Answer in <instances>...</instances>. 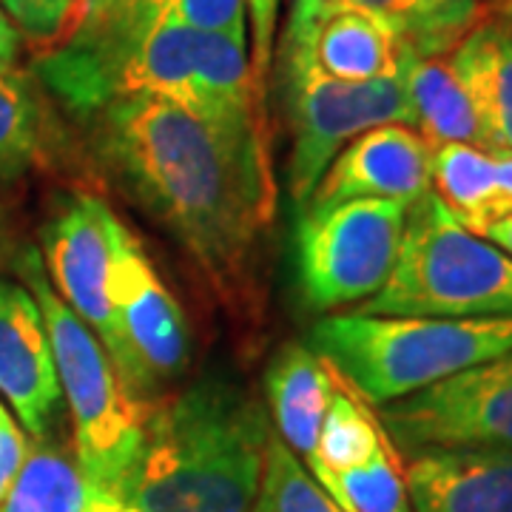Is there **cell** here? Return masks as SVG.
I'll list each match as a JSON object with an SVG mask.
<instances>
[{"label": "cell", "instance_id": "obj_1", "mask_svg": "<svg viewBox=\"0 0 512 512\" xmlns=\"http://www.w3.org/2000/svg\"><path fill=\"white\" fill-rule=\"evenodd\" d=\"M83 126L117 191L177 239L225 299L248 296L276 217L265 120H214L154 94H131Z\"/></svg>", "mask_w": 512, "mask_h": 512}, {"label": "cell", "instance_id": "obj_2", "mask_svg": "<svg viewBox=\"0 0 512 512\" xmlns=\"http://www.w3.org/2000/svg\"><path fill=\"white\" fill-rule=\"evenodd\" d=\"M271 436L248 390L205 376L148 407L140 453L114 495L140 512H251Z\"/></svg>", "mask_w": 512, "mask_h": 512}, {"label": "cell", "instance_id": "obj_3", "mask_svg": "<svg viewBox=\"0 0 512 512\" xmlns=\"http://www.w3.org/2000/svg\"><path fill=\"white\" fill-rule=\"evenodd\" d=\"M308 345L370 407H384L512 350V316L430 319L336 313L313 325Z\"/></svg>", "mask_w": 512, "mask_h": 512}, {"label": "cell", "instance_id": "obj_4", "mask_svg": "<svg viewBox=\"0 0 512 512\" xmlns=\"http://www.w3.org/2000/svg\"><path fill=\"white\" fill-rule=\"evenodd\" d=\"M12 271L35 296L49 330L60 390L74 419V458L92 490L114 495L140 453L148 407L131 399L100 339L57 296L40 248L20 245Z\"/></svg>", "mask_w": 512, "mask_h": 512}, {"label": "cell", "instance_id": "obj_5", "mask_svg": "<svg viewBox=\"0 0 512 512\" xmlns=\"http://www.w3.org/2000/svg\"><path fill=\"white\" fill-rule=\"evenodd\" d=\"M353 313L430 319L512 316V256L467 231L427 191L407 208L402 248L384 288Z\"/></svg>", "mask_w": 512, "mask_h": 512}, {"label": "cell", "instance_id": "obj_6", "mask_svg": "<svg viewBox=\"0 0 512 512\" xmlns=\"http://www.w3.org/2000/svg\"><path fill=\"white\" fill-rule=\"evenodd\" d=\"M276 60L285 120L291 128L288 191L299 217L333 157L350 140L387 123L413 126V111L402 74L370 83H342L316 72L305 57L288 46L276 49Z\"/></svg>", "mask_w": 512, "mask_h": 512}, {"label": "cell", "instance_id": "obj_7", "mask_svg": "<svg viewBox=\"0 0 512 512\" xmlns=\"http://www.w3.org/2000/svg\"><path fill=\"white\" fill-rule=\"evenodd\" d=\"M407 208L396 200H353L299 214L293 254L305 305L339 311L382 291L402 248Z\"/></svg>", "mask_w": 512, "mask_h": 512}, {"label": "cell", "instance_id": "obj_8", "mask_svg": "<svg viewBox=\"0 0 512 512\" xmlns=\"http://www.w3.org/2000/svg\"><path fill=\"white\" fill-rule=\"evenodd\" d=\"M109 293L117 330L111 365L131 399L151 407L160 387L185 373L191 359V330L180 302L165 288L128 228L117 245Z\"/></svg>", "mask_w": 512, "mask_h": 512}, {"label": "cell", "instance_id": "obj_9", "mask_svg": "<svg viewBox=\"0 0 512 512\" xmlns=\"http://www.w3.org/2000/svg\"><path fill=\"white\" fill-rule=\"evenodd\" d=\"M396 453L512 450V350L376 410Z\"/></svg>", "mask_w": 512, "mask_h": 512}, {"label": "cell", "instance_id": "obj_10", "mask_svg": "<svg viewBox=\"0 0 512 512\" xmlns=\"http://www.w3.org/2000/svg\"><path fill=\"white\" fill-rule=\"evenodd\" d=\"M123 234L126 225L117 220L109 202L83 191L57 202L40 228V256L52 288L100 339L111 362L117 330L109 276Z\"/></svg>", "mask_w": 512, "mask_h": 512}, {"label": "cell", "instance_id": "obj_11", "mask_svg": "<svg viewBox=\"0 0 512 512\" xmlns=\"http://www.w3.org/2000/svg\"><path fill=\"white\" fill-rule=\"evenodd\" d=\"M279 46L342 83L399 77L413 55L382 20L339 0H293Z\"/></svg>", "mask_w": 512, "mask_h": 512}, {"label": "cell", "instance_id": "obj_12", "mask_svg": "<svg viewBox=\"0 0 512 512\" xmlns=\"http://www.w3.org/2000/svg\"><path fill=\"white\" fill-rule=\"evenodd\" d=\"M433 146L419 128L387 123L359 134L342 148L313 194L305 211H325L353 200H396L413 205L430 191Z\"/></svg>", "mask_w": 512, "mask_h": 512}, {"label": "cell", "instance_id": "obj_13", "mask_svg": "<svg viewBox=\"0 0 512 512\" xmlns=\"http://www.w3.org/2000/svg\"><path fill=\"white\" fill-rule=\"evenodd\" d=\"M0 393L35 439L52 430L63 390L40 305L23 285L0 279Z\"/></svg>", "mask_w": 512, "mask_h": 512}, {"label": "cell", "instance_id": "obj_14", "mask_svg": "<svg viewBox=\"0 0 512 512\" xmlns=\"http://www.w3.org/2000/svg\"><path fill=\"white\" fill-rule=\"evenodd\" d=\"M404 481L413 512H512V450H421Z\"/></svg>", "mask_w": 512, "mask_h": 512}, {"label": "cell", "instance_id": "obj_15", "mask_svg": "<svg viewBox=\"0 0 512 512\" xmlns=\"http://www.w3.org/2000/svg\"><path fill=\"white\" fill-rule=\"evenodd\" d=\"M342 373L311 345L291 342L279 350L265 373V396L274 433L305 464L316 453L319 430Z\"/></svg>", "mask_w": 512, "mask_h": 512}, {"label": "cell", "instance_id": "obj_16", "mask_svg": "<svg viewBox=\"0 0 512 512\" xmlns=\"http://www.w3.org/2000/svg\"><path fill=\"white\" fill-rule=\"evenodd\" d=\"M487 148H512V20L484 15L450 52Z\"/></svg>", "mask_w": 512, "mask_h": 512}, {"label": "cell", "instance_id": "obj_17", "mask_svg": "<svg viewBox=\"0 0 512 512\" xmlns=\"http://www.w3.org/2000/svg\"><path fill=\"white\" fill-rule=\"evenodd\" d=\"M55 100L32 72L0 66V185L20 183L52 151Z\"/></svg>", "mask_w": 512, "mask_h": 512}, {"label": "cell", "instance_id": "obj_18", "mask_svg": "<svg viewBox=\"0 0 512 512\" xmlns=\"http://www.w3.org/2000/svg\"><path fill=\"white\" fill-rule=\"evenodd\" d=\"M404 92L413 111V126L430 146L473 143L484 146L476 109L461 86L450 57H407L402 69Z\"/></svg>", "mask_w": 512, "mask_h": 512}, {"label": "cell", "instance_id": "obj_19", "mask_svg": "<svg viewBox=\"0 0 512 512\" xmlns=\"http://www.w3.org/2000/svg\"><path fill=\"white\" fill-rule=\"evenodd\" d=\"M430 191L478 237H484L490 225L507 217L495 180L493 148L473 143H444L433 148Z\"/></svg>", "mask_w": 512, "mask_h": 512}, {"label": "cell", "instance_id": "obj_20", "mask_svg": "<svg viewBox=\"0 0 512 512\" xmlns=\"http://www.w3.org/2000/svg\"><path fill=\"white\" fill-rule=\"evenodd\" d=\"M390 26L416 57L450 55L484 18L481 0H339Z\"/></svg>", "mask_w": 512, "mask_h": 512}, {"label": "cell", "instance_id": "obj_21", "mask_svg": "<svg viewBox=\"0 0 512 512\" xmlns=\"http://www.w3.org/2000/svg\"><path fill=\"white\" fill-rule=\"evenodd\" d=\"M387 441L390 439L379 424L376 410L345 379H339L319 430L316 453L305 464V470L316 478L319 487H325L333 476L362 467L373 456H379Z\"/></svg>", "mask_w": 512, "mask_h": 512}, {"label": "cell", "instance_id": "obj_22", "mask_svg": "<svg viewBox=\"0 0 512 512\" xmlns=\"http://www.w3.org/2000/svg\"><path fill=\"white\" fill-rule=\"evenodd\" d=\"M92 487L83 476L74 447L37 439L20 467L0 512H89Z\"/></svg>", "mask_w": 512, "mask_h": 512}, {"label": "cell", "instance_id": "obj_23", "mask_svg": "<svg viewBox=\"0 0 512 512\" xmlns=\"http://www.w3.org/2000/svg\"><path fill=\"white\" fill-rule=\"evenodd\" d=\"M322 490L345 512H413L399 453L390 441L379 456L333 476Z\"/></svg>", "mask_w": 512, "mask_h": 512}, {"label": "cell", "instance_id": "obj_24", "mask_svg": "<svg viewBox=\"0 0 512 512\" xmlns=\"http://www.w3.org/2000/svg\"><path fill=\"white\" fill-rule=\"evenodd\" d=\"M251 512H345L330 498L316 478L305 470V464L291 450L271 436L265 470L259 481V493Z\"/></svg>", "mask_w": 512, "mask_h": 512}, {"label": "cell", "instance_id": "obj_25", "mask_svg": "<svg viewBox=\"0 0 512 512\" xmlns=\"http://www.w3.org/2000/svg\"><path fill=\"white\" fill-rule=\"evenodd\" d=\"M3 12L37 52L57 46L72 26L77 0H0Z\"/></svg>", "mask_w": 512, "mask_h": 512}, {"label": "cell", "instance_id": "obj_26", "mask_svg": "<svg viewBox=\"0 0 512 512\" xmlns=\"http://www.w3.org/2000/svg\"><path fill=\"white\" fill-rule=\"evenodd\" d=\"M245 0H171V12L197 32L225 35L237 43L248 40Z\"/></svg>", "mask_w": 512, "mask_h": 512}, {"label": "cell", "instance_id": "obj_27", "mask_svg": "<svg viewBox=\"0 0 512 512\" xmlns=\"http://www.w3.org/2000/svg\"><path fill=\"white\" fill-rule=\"evenodd\" d=\"M245 6H248V12H251V32H254L251 74H254L256 100H259V106L265 109V103H268V74H271V66H274L279 0H245Z\"/></svg>", "mask_w": 512, "mask_h": 512}, {"label": "cell", "instance_id": "obj_28", "mask_svg": "<svg viewBox=\"0 0 512 512\" xmlns=\"http://www.w3.org/2000/svg\"><path fill=\"white\" fill-rule=\"evenodd\" d=\"M26 453H29V441L18 427V421L12 419V413L0 404V501L12 490Z\"/></svg>", "mask_w": 512, "mask_h": 512}, {"label": "cell", "instance_id": "obj_29", "mask_svg": "<svg viewBox=\"0 0 512 512\" xmlns=\"http://www.w3.org/2000/svg\"><path fill=\"white\" fill-rule=\"evenodd\" d=\"M20 49H23V35L0 6V66H18Z\"/></svg>", "mask_w": 512, "mask_h": 512}, {"label": "cell", "instance_id": "obj_30", "mask_svg": "<svg viewBox=\"0 0 512 512\" xmlns=\"http://www.w3.org/2000/svg\"><path fill=\"white\" fill-rule=\"evenodd\" d=\"M493 163L498 194H501L507 214H512V148H493Z\"/></svg>", "mask_w": 512, "mask_h": 512}, {"label": "cell", "instance_id": "obj_31", "mask_svg": "<svg viewBox=\"0 0 512 512\" xmlns=\"http://www.w3.org/2000/svg\"><path fill=\"white\" fill-rule=\"evenodd\" d=\"M134 3H140V0H77L72 23H77V20L100 18V15H109V12L126 9V6H134ZM69 29H72V26H69Z\"/></svg>", "mask_w": 512, "mask_h": 512}, {"label": "cell", "instance_id": "obj_32", "mask_svg": "<svg viewBox=\"0 0 512 512\" xmlns=\"http://www.w3.org/2000/svg\"><path fill=\"white\" fill-rule=\"evenodd\" d=\"M89 512H140L137 507L126 504L123 498L111 493H97L92 490V498H89Z\"/></svg>", "mask_w": 512, "mask_h": 512}, {"label": "cell", "instance_id": "obj_33", "mask_svg": "<svg viewBox=\"0 0 512 512\" xmlns=\"http://www.w3.org/2000/svg\"><path fill=\"white\" fill-rule=\"evenodd\" d=\"M484 239H490L493 245H498L507 256H512V214H507L504 220H498L495 225L487 228Z\"/></svg>", "mask_w": 512, "mask_h": 512}, {"label": "cell", "instance_id": "obj_34", "mask_svg": "<svg viewBox=\"0 0 512 512\" xmlns=\"http://www.w3.org/2000/svg\"><path fill=\"white\" fill-rule=\"evenodd\" d=\"M18 248L20 245H15L12 231H9V222H6V214H3V208H0V271H3V268H12Z\"/></svg>", "mask_w": 512, "mask_h": 512}, {"label": "cell", "instance_id": "obj_35", "mask_svg": "<svg viewBox=\"0 0 512 512\" xmlns=\"http://www.w3.org/2000/svg\"><path fill=\"white\" fill-rule=\"evenodd\" d=\"M507 15H510V20H512V0H507Z\"/></svg>", "mask_w": 512, "mask_h": 512}]
</instances>
